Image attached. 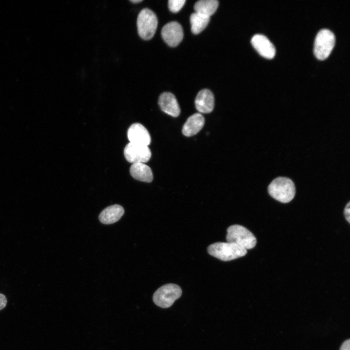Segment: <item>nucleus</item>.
<instances>
[{
	"label": "nucleus",
	"instance_id": "f257e3e1",
	"mask_svg": "<svg viewBox=\"0 0 350 350\" xmlns=\"http://www.w3.org/2000/svg\"><path fill=\"white\" fill-rule=\"evenodd\" d=\"M268 191L271 197L283 203L290 202L296 193L294 182L286 177H278L274 179L268 186Z\"/></svg>",
	"mask_w": 350,
	"mask_h": 350
},
{
	"label": "nucleus",
	"instance_id": "f03ea898",
	"mask_svg": "<svg viewBox=\"0 0 350 350\" xmlns=\"http://www.w3.org/2000/svg\"><path fill=\"white\" fill-rule=\"evenodd\" d=\"M208 253L223 261H229L242 257L247 253V250L230 243L217 242L207 248Z\"/></svg>",
	"mask_w": 350,
	"mask_h": 350
},
{
	"label": "nucleus",
	"instance_id": "7ed1b4c3",
	"mask_svg": "<svg viewBox=\"0 0 350 350\" xmlns=\"http://www.w3.org/2000/svg\"><path fill=\"white\" fill-rule=\"evenodd\" d=\"M227 232L228 243L235 244L246 250L254 248L257 244L254 234L241 225H231L227 228Z\"/></svg>",
	"mask_w": 350,
	"mask_h": 350
},
{
	"label": "nucleus",
	"instance_id": "20e7f679",
	"mask_svg": "<svg viewBox=\"0 0 350 350\" xmlns=\"http://www.w3.org/2000/svg\"><path fill=\"white\" fill-rule=\"evenodd\" d=\"M158 24L156 15L151 10L144 8L139 13L137 21L138 32L144 40H149L154 35Z\"/></svg>",
	"mask_w": 350,
	"mask_h": 350
},
{
	"label": "nucleus",
	"instance_id": "39448f33",
	"mask_svg": "<svg viewBox=\"0 0 350 350\" xmlns=\"http://www.w3.org/2000/svg\"><path fill=\"white\" fill-rule=\"evenodd\" d=\"M182 289L180 286L174 283L163 285L158 289L153 296L154 302L162 308L171 307L174 302L180 297Z\"/></svg>",
	"mask_w": 350,
	"mask_h": 350
},
{
	"label": "nucleus",
	"instance_id": "423d86ee",
	"mask_svg": "<svg viewBox=\"0 0 350 350\" xmlns=\"http://www.w3.org/2000/svg\"><path fill=\"white\" fill-rule=\"evenodd\" d=\"M335 35L330 30L323 29L317 33L315 41L314 52L319 60L326 59L331 53L335 44Z\"/></svg>",
	"mask_w": 350,
	"mask_h": 350
},
{
	"label": "nucleus",
	"instance_id": "0eeeda50",
	"mask_svg": "<svg viewBox=\"0 0 350 350\" xmlns=\"http://www.w3.org/2000/svg\"><path fill=\"white\" fill-rule=\"evenodd\" d=\"M124 155L126 159L132 164L144 163L150 159L151 152L147 145L129 142L124 148Z\"/></svg>",
	"mask_w": 350,
	"mask_h": 350
},
{
	"label": "nucleus",
	"instance_id": "6e6552de",
	"mask_svg": "<svg viewBox=\"0 0 350 350\" xmlns=\"http://www.w3.org/2000/svg\"><path fill=\"white\" fill-rule=\"evenodd\" d=\"M161 34L164 41L171 47L177 46L183 37L182 27L179 23L175 21L165 24L161 30Z\"/></svg>",
	"mask_w": 350,
	"mask_h": 350
},
{
	"label": "nucleus",
	"instance_id": "1a4fd4ad",
	"mask_svg": "<svg viewBox=\"0 0 350 350\" xmlns=\"http://www.w3.org/2000/svg\"><path fill=\"white\" fill-rule=\"evenodd\" d=\"M251 43L258 53L267 59L273 58L276 53L274 45L265 35L256 34L252 38Z\"/></svg>",
	"mask_w": 350,
	"mask_h": 350
},
{
	"label": "nucleus",
	"instance_id": "9d476101",
	"mask_svg": "<svg viewBox=\"0 0 350 350\" xmlns=\"http://www.w3.org/2000/svg\"><path fill=\"white\" fill-rule=\"evenodd\" d=\"M127 137L130 142L148 146L151 137L147 129L141 124L134 123L127 131Z\"/></svg>",
	"mask_w": 350,
	"mask_h": 350
},
{
	"label": "nucleus",
	"instance_id": "9b49d317",
	"mask_svg": "<svg viewBox=\"0 0 350 350\" xmlns=\"http://www.w3.org/2000/svg\"><path fill=\"white\" fill-rule=\"evenodd\" d=\"M158 105L162 111L174 117H177L180 108L177 101L172 93L165 92L160 94L158 98Z\"/></svg>",
	"mask_w": 350,
	"mask_h": 350
},
{
	"label": "nucleus",
	"instance_id": "f8f14e48",
	"mask_svg": "<svg viewBox=\"0 0 350 350\" xmlns=\"http://www.w3.org/2000/svg\"><path fill=\"white\" fill-rule=\"evenodd\" d=\"M195 105L200 113L211 112L214 106V98L212 92L208 89L200 90L195 98Z\"/></svg>",
	"mask_w": 350,
	"mask_h": 350
},
{
	"label": "nucleus",
	"instance_id": "ddd939ff",
	"mask_svg": "<svg viewBox=\"0 0 350 350\" xmlns=\"http://www.w3.org/2000/svg\"><path fill=\"white\" fill-rule=\"evenodd\" d=\"M205 123V119L200 113H195L190 116L182 127V132L187 137L192 136L198 133Z\"/></svg>",
	"mask_w": 350,
	"mask_h": 350
},
{
	"label": "nucleus",
	"instance_id": "4468645a",
	"mask_svg": "<svg viewBox=\"0 0 350 350\" xmlns=\"http://www.w3.org/2000/svg\"><path fill=\"white\" fill-rule=\"evenodd\" d=\"M124 212V209L121 206L118 204L111 205L101 211L99 219L102 224H111L119 220Z\"/></svg>",
	"mask_w": 350,
	"mask_h": 350
},
{
	"label": "nucleus",
	"instance_id": "2eb2a0df",
	"mask_svg": "<svg viewBox=\"0 0 350 350\" xmlns=\"http://www.w3.org/2000/svg\"><path fill=\"white\" fill-rule=\"evenodd\" d=\"M130 173L133 178L139 181L151 182L153 179L152 170L143 163L132 164L130 168Z\"/></svg>",
	"mask_w": 350,
	"mask_h": 350
},
{
	"label": "nucleus",
	"instance_id": "dca6fc26",
	"mask_svg": "<svg viewBox=\"0 0 350 350\" xmlns=\"http://www.w3.org/2000/svg\"><path fill=\"white\" fill-rule=\"evenodd\" d=\"M219 2L216 0H201L194 6L195 12L210 17L216 11Z\"/></svg>",
	"mask_w": 350,
	"mask_h": 350
},
{
	"label": "nucleus",
	"instance_id": "f3484780",
	"mask_svg": "<svg viewBox=\"0 0 350 350\" xmlns=\"http://www.w3.org/2000/svg\"><path fill=\"white\" fill-rule=\"evenodd\" d=\"M210 17L194 12L190 16L191 31L194 34L201 33L208 25Z\"/></svg>",
	"mask_w": 350,
	"mask_h": 350
},
{
	"label": "nucleus",
	"instance_id": "a211bd4d",
	"mask_svg": "<svg viewBox=\"0 0 350 350\" xmlns=\"http://www.w3.org/2000/svg\"><path fill=\"white\" fill-rule=\"evenodd\" d=\"M185 2V0H169L168 7L171 12L177 13L180 10Z\"/></svg>",
	"mask_w": 350,
	"mask_h": 350
},
{
	"label": "nucleus",
	"instance_id": "6ab92c4d",
	"mask_svg": "<svg viewBox=\"0 0 350 350\" xmlns=\"http://www.w3.org/2000/svg\"><path fill=\"white\" fill-rule=\"evenodd\" d=\"M344 214L346 219L350 223V203L349 202L347 205L346 206L344 210Z\"/></svg>",
	"mask_w": 350,
	"mask_h": 350
},
{
	"label": "nucleus",
	"instance_id": "aec40b11",
	"mask_svg": "<svg viewBox=\"0 0 350 350\" xmlns=\"http://www.w3.org/2000/svg\"><path fill=\"white\" fill-rule=\"evenodd\" d=\"M7 298L6 297L0 293V310L3 309L6 305Z\"/></svg>",
	"mask_w": 350,
	"mask_h": 350
},
{
	"label": "nucleus",
	"instance_id": "412c9836",
	"mask_svg": "<svg viewBox=\"0 0 350 350\" xmlns=\"http://www.w3.org/2000/svg\"><path fill=\"white\" fill-rule=\"evenodd\" d=\"M340 350H350V340L348 339L342 344Z\"/></svg>",
	"mask_w": 350,
	"mask_h": 350
},
{
	"label": "nucleus",
	"instance_id": "4be33fe9",
	"mask_svg": "<svg viewBox=\"0 0 350 350\" xmlns=\"http://www.w3.org/2000/svg\"><path fill=\"white\" fill-rule=\"evenodd\" d=\"M130 1L133 3H136L140 2L142 1V0H130Z\"/></svg>",
	"mask_w": 350,
	"mask_h": 350
}]
</instances>
